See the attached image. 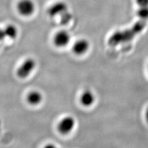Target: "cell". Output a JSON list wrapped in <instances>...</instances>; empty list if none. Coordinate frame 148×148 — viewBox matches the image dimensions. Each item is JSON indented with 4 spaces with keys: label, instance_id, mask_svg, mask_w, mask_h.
Here are the masks:
<instances>
[{
    "label": "cell",
    "instance_id": "cell-9",
    "mask_svg": "<svg viewBox=\"0 0 148 148\" xmlns=\"http://www.w3.org/2000/svg\"><path fill=\"white\" fill-rule=\"evenodd\" d=\"M4 34H5L6 36L9 37V38L14 39L16 38L17 35V30L16 27L13 25H8L5 29L4 30Z\"/></svg>",
    "mask_w": 148,
    "mask_h": 148
},
{
    "label": "cell",
    "instance_id": "cell-1",
    "mask_svg": "<svg viewBox=\"0 0 148 148\" xmlns=\"http://www.w3.org/2000/svg\"><path fill=\"white\" fill-rule=\"evenodd\" d=\"M71 40V35L69 32L66 30L58 31L54 36V45L58 48H64L67 46Z\"/></svg>",
    "mask_w": 148,
    "mask_h": 148
},
{
    "label": "cell",
    "instance_id": "cell-13",
    "mask_svg": "<svg viewBox=\"0 0 148 148\" xmlns=\"http://www.w3.org/2000/svg\"><path fill=\"white\" fill-rule=\"evenodd\" d=\"M43 148H58V147H57L56 146L52 144H49V145H46Z\"/></svg>",
    "mask_w": 148,
    "mask_h": 148
},
{
    "label": "cell",
    "instance_id": "cell-8",
    "mask_svg": "<svg viewBox=\"0 0 148 148\" xmlns=\"http://www.w3.org/2000/svg\"><path fill=\"white\" fill-rule=\"evenodd\" d=\"M43 99V96L40 92L37 91H33L29 92L27 95V100L31 105H38Z\"/></svg>",
    "mask_w": 148,
    "mask_h": 148
},
{
    "label": "cell",
    "instance_id": "cell-6",
    "mask_svg": "<svg viewBox=\"0 0 148 148\" xmlns=\"http://www.w3.org/2000/svg\"><path fill=\"white\" fill-rule=\"evenodd\" d=\"M90 43L85 38L77 40L72 45V51L75 55L82 56L88 52L90 49Z\"/></svg>",
    "mask_w": 148,
    "mask_h": 148
},
{
    "label": "cell",
    "instance_id": "cell-14",
    "mask_svg": "<svg viewBox=\"0 0 148 148\" xmlns=\"http://www.w3.org/2000/svg\"><path fill=\"white\" fill-rule=\"evenodd\" d=\"M145 117H146V121H147V122L148 123V108H147V109H146V111Z\"/></svg>",
    "mask_w": 148,
    "mask_h": 148
},
{
    "label": "cell",
    "instance_id": "cell-11",
    "mask_svg": "<svg viewBox=\"0 0 148 148\" xmlns=\"http://www.w3.org/2000/svg\"><path fill=\"white\" fill-rule=\"evenodd\" d=\"M138 7L148 6V0H135Z\"/></svg>",
    "mask_w": 148,
    "mask_h": 148
},
{
    "label": "cell",
    "instance_id": "cell-7",
    "mask_svg": "<svg viewBox=\"0 0 148 148\" xmlns=\"http://www.w3.org/2000/svg\"><path fill=\"white\" fill-rule=\"evenodd\" d=\"M95 97L94 94L90 91L86 90L80 96V103L85 107H90L95 103Z\"/></svg>",
    "mask_w": 148,
    "mask_h": 148
},
{
    "label": "cell",
    "instance_id": "cell-12",
    "mask_svg": "<svg viewBox=\"0 0 148 148\" xmlns=\"http://www.w3.org/2000/svg\"><path fill=\"white\" fill-rule=\"evenodd\" d=\"M5 34H4V30L0 29V41H2L4 40V38H5Z\"/></svg>",
    "mask_w": 148,
    "mask_h": 148
},
{
    "label": "cell",
    "instance_id": "cell-10",
    "mask_svg": "<svg viewBox=\"0 0 148 148\" xmlns=\"http://www.w3.org/2000/svg\"><path fill=\"white\" fill-rule=\"evenodd\" d=\"M136 16L141 20H148V6L138 7Z\"/></svg>",
    "mask_w": 148,
    "mask_h": 148
},
{
    "label": "cell",
    "instance_id": "cell-5",
    "mask_svg": "<svg viewBox=\"0 0 148 148\" xmlns=\"http://www.w3.org/2000/svg\"><path fill=\"white\" fill-rule=\"evenodd\" d=\"M68 11V6L66 3L59 1L53 4L48 9V14L50 17H56L62 16Z\"/></svg>",
    "mask_w": 148,
    "mask_h": 148
},
{
    "label": "cell",
    "instance_id": "cell-2",
    "mask_svg": "<svg viewBox=\"0 0 148 148\" xmlns=\"http://www.w3.org/2000/svg\"><path fill=\"white\" fill-rule=\"evenodd\" d=\"M75 121L72 117L67 116L63 118L58 125V130L62 135H68L75 127Z\"/></svg>",
    "mask_w": 148,
    "mask_h": 148
},
{
    "label": "cell",
    "instance_id": "cell-3",
    "mask_svg": "<svg viewBox=\"0 0 148 148\" xmlns=\"http://www.w3.org/2000/svg\"><path fill=\"white\" fill-rule=\"evenodd\" d=\"M36 66V62L33 59H27L22 63L17 71V75L21 78L27 77L34 71Z\"/></svg>",
    "mask_w": 148,
    "mask_h": 148
},
{
    "label": "cell",
    "instance_id": "cell-4",
    "mask_svg": "<svg viewBox=\"0 0 148 148\" xmlns=\"http://www.w3.org/2000/svg\"><path fill=\"white\" fill-rule=\"evenodd\" d=\"M17 10L22 16H30L35 10V4L32 0H21L17 4Z\"/></svg>",
    "mask_w": 148,
    "mask_h": 148
}]
</instances>
